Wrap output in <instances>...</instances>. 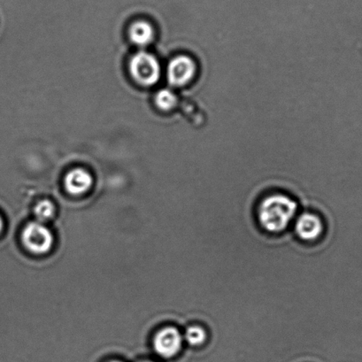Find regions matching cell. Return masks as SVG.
I'll return each mask as SVG.
<instances>
[{
    "label": "cell",
    "mask_w": 362,
    "mask_h": 362,
    "mask_svg": "<svg viewBox=\"0 0 362 362\" xmlns=\"http://www.w3.org/2000/svg\"><path fill=\"white\" fill-rule=\"evenodd\" d=\"M297 210V203L289 197L282 194L269 196L259 206V223L270 233H280L289 226Z\"/></svg>",
    "instance_id": "6da1fadb"
},
{
    "label": "cell",
    "mask_w": 362,
    "mask_h": 362,
    "mask_svg": "<svg viewBox=\"0 0 362 362\" xmlns=\"http://www.w3.org/2000/svg\"><path fill=\"white\" fill-rule=\"evenodd\" d=\"M133 78L143 86H153L160 79V66L153 54L146 52H139L129 62Z\"/></svg>",
    "instance_id": "7a4b0ae2"
},
{
    "label": "cell",
    "mask_w": 362,
    "mask_h": 362,
    "mask_svg": "<svg viewBox=\"0 0 362 362\" xmlns=\"http://www.w3.org/2000/svg\"><path fill=\"white\" fill-rule=\"evenodd\" d=\"M23 242L30 252L37 255L47 254L50 251L54 237L45 225L38 221L28 224L23 232Z\"/></svg>",
    "instance_id": "3957f363"
},
{
    "label": "cell",
    "mask_w": 362,
    "mask_h": 362,
    "mask_svg": "<svg viewBox=\"0 0 362 362\" xmlns=\"http://www.w3.org/2000/svg\"><path fill=\"white\" fill-rule=\"evenodd\" d=\"M168 80L172 86H184L189 83L196 74V64L188 56H178L168 66Z\"/></svg>",
    "instance_id": "277c9868"
},
{
    "label": "cell",
    "mask_w": 362,
    "mask_h": 362,
    "mask_svg": "<svg viewBox=\"0 0 362 362\" xmlns=\"http://www.w3.org/2000/svg\"><path fill=\"white\" fill-rule=\"evenodd\" d=\"M182 346V337L173 327L161 329L154 339V348L161 357L170 358L179 353Z\"/></svg>",
    "instance_id": "5b68a950"
},
{
    "label": "cell",
    "mask_w": 362,
    "mask_h": 362,
    "mask_svg": "<svg viewBox=\"0 0 362 362\" xmlns=\"http://www.w3.org/2000/svg\"><path fill=\"white\" fill-rule=\"evenodd\" d=\"M322 221L315 214L310 213L302 214L295 224V231L302 240L315 241L322 233Z\"/></svg>",
    "instance_id": "8992f818"
},
{
    "label": "cell",
    "mask_w": 362,
    "mask_h": 362,
    "mask_svg": "<svg viewBox=\"0 0 362 362\" xmlns=\"http://www.w3.org/2000/svg\"><path fill=\"white\" fill-rule=\"evenodd\" d=\"M93 185V177L89 172L83 168H76L70 171L65 178V187L74 195L83 194Z\"/></svg>",
    "instance_id": "52a82bcc"
},
{
    "label": "cell",
    "mask_w": 362,
    "mask_h": 362,
    "mask_svg": "<svg viewBox=\"0 0 362 362\" xmlns=\"http://www.w3.org/2000/svg\"><path fill=\"white\" fill-rule=\"evenodd\" d=\"M129 38L139 47H146L153 41L154 30L152 25L144 21L133 23L129 29Z\"/></svg>",
    "instance_id": "ba28073f"
},
{
    "label": "cell",
    "mask_w": 362,
    "mask_h": 362,
    "mask_svg": "<svg viewBox=\"0 0 362 362\" xmlns=\"http://www.w3.org/2000/svg\"><path fill=\"white\" fill-rule=\"evenodd\" d=\"M185 339L189 346H200L205 344L207 339L206 330L202 327L193 325L186 329Z\"/></svg>",
    "instance_id": "9c48e42d"
},
{
    "label": "cell",
    "mask_w": 362,
    "mask_h": 362,
    "mask_svg": "<svg viewBox=\"0 0 362 362\" xmlns=\"http://www.w3.org/2000/svg\"><path fill=\"white\" fill-rule=\"evenodd\" d=\"M156 101L158 107L163 110H170L177 103V98L173 91L168 89L160 90L157 93Z\"/></svg>",
    "instance_id": "30bf717a"
},
{
    "label": "cell",
    "mask_w": 362,
    "mask_h": 362,
    "mask_svg": "<svg viewBox=\"0 0 362 362\" xmlns=\"http://www.w3.org/2000/svg\"><path fill=\"white\" fill-rule=\"evenodd\" d=\"M55 209L54 204L49 200H42L35 207V216L40 221H45L54 216Z\"/></svg>",
    "instance_id": "8fae6325"
},
{
    "label": "cell",
    "mask_w": 362,
    "mask_h": 362,
    "mask_svg": "<svg viewBox=\"0 0 362 362\" xmlns=\"http://www.w3.org/2000/svg\"><path fill=\"white\" fill-rule=\"evenodd\" d=\"M3 227V221L1 217H0V231H1Z\"/></svg>",
    "instance_id": "7c38bea8"
},
{
    "label": "cell",
    "mask_w": 362,
    "mask_h": 362,
    "mask_svg": "<svg viewBox=\"0 0 362 362\" xmlns=\"http://www.w3.org/2000/svg\"><path fill=\"white\" fill-rule=\"evenodd\" d=\"M112 362H119V361H112Z\"/></svg>",
    "instance_id": "4fadbf2b"
},
{
    "label": "cell",
    "mask_w": 362,
    "mask_h": 362,
    "mask_svg": "<svg viewBox=\"0 0 362 362\" xmlns=\"http://www.w3.org/2000/svg\"><path fill=\"white\" fill-rule=\"evenodd\" d=\"M145 362H151V361H145Z\"/></svg>",
    "instance_id": "5bb4252c"
}]
</instances>
